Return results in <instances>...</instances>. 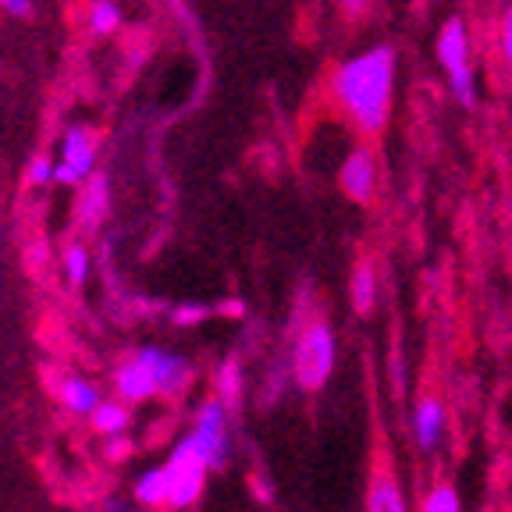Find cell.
<instances>
[{
    "label": "cell",
    "instance_id": "cell-23",
    "mask_svg": "<svg viewBox=\"0 0 512 512\" xmlns=\"http://www.w3.org/2000/svg\"><path fill=\"white\" fill-rule=\"evenodd\" d=\"M0 11L11 18H29L32 15V0H0Z\"/></svg>",
    "mask_w": 512,
    "mask_h": 512
},
{
    "label": "cell",
    "instance_id": "cell-15",
    "mask_svg": "<svg viewBox=\"0 0 512 512\" xmlns=\"http://www.w3.org/2000/svg\"><path fill=\"white\" fill-rule=\"evenodd\" d=\"M136 502L143 505V509L168 505V473H164V466H160V470H146L143 477L136 480Z\"/></svg>",
    "mask_w": 512,
    "mask_h": 512
},
{
    "label": "cell",
    "instance_id": "cell-7",
    "mask_svg": "<svg viewBox=\"0 0 512 512\" xmlns=\"http://www.w3.org/2000/svg\"><path fill=\"white\" fill-rule=\"evenodd\" d=\"M338 185L352 203H370L377 189V160L370 146H352L338 168Z\"/></svg>",
    "mask_w": 512,
    "mask_h": 512
},
{
    "label": "cell",
    "instance_id": "cell-3",
    "mask_svg": "<svg viewBox=\"0 0 512 512\" xmlns=\"http://www.w3.org/2000/svg\"><path fill=\"white\" fill-rule=\"evenodd\" d=\"M292 370H296V384L303 392H317L324 388L335 370V331L324 320H310L296 342V356H292Z\"/></svg>",
    "mask_w": 512,
    "mask_h": 512
},
{
    "label": "cell",
    "instance_id": "cell-16",
    "mask_svg": "<svg viewBox=\"0 0 512 512\" xmlns=\"http://www.w3.org/2000/svg\"><path fill=\"white\" fill-rule=\"evenodd\" d=\"M89 424H93L96 434H107V438H114V434H125L128 409L118 406V402H104V399H100V406L89 413Z\"/></svg>",
    "mask_w": 512,
    "mask_h": 512
},
{
    "label": "cell",
    "instance_id": "cell-10",
    "mask_svg": "<svg viewBox=\"0 0 512 512\" xmlns=\"http://www.w3.org/2000/svg\"><path fill=\"white\" fill-rule=\"evenodd\" d=\"M367 512H409L402 484L392 470H377L367 484Z\"/></svg>",
    "mask_w": 512,
    "mask_h": 512
},
{
    "label": "cell",
    "instance_id": "cell-13",
    "mask_svg": "<svg viewBox=\"0 0 512 512\" xmlns=\"http://www.w3.org/2000/svg\"><path fill=\"white\" fill-rule=\"evenodd\" d=\"M107 200H111L107 178L93 171V175L86 178V192H82V200H79V217L86 221V228H93V224L107 214Z\"/></svg>",
    "mask_w": 512,
    "mask_h": 512
},
{
    "label": "cell",
    "instance_id": "cell-14",
    "mask_svg": "<svg viewBox=\"0 0 512 512\" xmlns=\"http://www.w3.org/2000/svg\"><path fill=\"white\" fill-rule=\"evenodd\" d=\"M61 402L72 409V413L89 416L96 406H100V392H96L86 377H64L61 381Z\"/></svg>",
    "mask_w": 512,
    "mask_h": 512
},
{
    "label": "cell",
    "instance_id": "cell-24",
    "mask_svg": "<svg viewBox=\"0 0 512 512\" xmlns=\"http://www.w3.org/2000/svg\"><path fill=\"white\" fill-rule=\"evenodd\" d=\"M207 313H210L207 306H178L175 320H178V324H196V320H203Z\"/></svg>",
    "mask_w": 512,
    "mask_h": 512
},
{
    "label": "cell",
    "instance_id": "cell-20",
    "mask_svg": "<svg viewBox=\"0 0 512 512\" xmlns=\"http://www.w3.org/2000/svg\"><path fill=\"white\" fill-rule=\"evenodd\" d=\"M64 274H68V285H86L89 278V253L86 246H68L64 249Z\"/></svg>",
    "mask_w": 512,
    "mask_h": 512
},
{
    "label": "cell",
    "instance_id": "cell-18",
    "mask_svg": "<svg viewBox=\"0 0 512 512\" xmlns=\"http://www.w3.org/2000/svg\"><path fill=\"white\" fill-rule=\"evenodd\" d=\"M239 388H242V374H239V360H224L217 370V399L228 406H239Z\"/></svg>",
    "mask_w": 512,
    "mask_h": 512
},
{
    "label": "cell",
    "instance_id": "cell-17",
    "mask_svg": "<svg viewBox=\"0 0 512 512\" xmlns=\"http://www.w3.org/2000/svg\"><path fill=\"white\" fill-rule=\"evenodd\" d=\"M121 25V4L118 0H93L89 8V32L93 36H107Z\"/></svg>",
    "mask_w": 512,
    "mask_h": 512
},
{
    "label": "cell",
    "instance_id": "cell-19",
    "mask_svg": "<svg viewBox=\"0 0 512 512\" xmlns=\"http://www.w3.org/2000/svg\"><path fill=\"white\" fill-rule=\"evenodd\" d=\"M420 512H463V502H459V491L452 484H438V488L427 491Z\"/></svg>",
    "mask_w": 512,
    "mask_h": 512
},
{
    "label": "cell",
    "instance_id": "cell-4",
    "mask_svg": "<svg viewBox=\"0 0 512 512\" xmlns=\"http://www.w3.org/2000/svg\"><path fill=\"white\" fill-rule=\"evenodd\" d=\"M207 459L200 456V448L192 445V438L185 434L175 448H171V459L164 466L168 473V505L171 509H192L200 502L203 484H207Z\"/></svg>",
    "mask_w": 512,
    "mask_h": 512
},
{
    "label": "cell",
    "instance_id": "cell-8",
    "mask_svg": "<svg viewBox=\"0 0 512 512\" xmlns=\"http://www.w3.org/2000/svg\"><path fill=\"white\" fill-rule=\"evenodd\" d=\"M136 356L153 370L160 395L182 392L185 384H189V363H185L182 356H175V352H164V349H157V345H150V349H139Z\"/></svg>",
    "mask_w": 512,
    "mask_h": 512
},
{
    "label": "cell",
    "instance_id": "cell-26",
    "mask_svg": "<svg viewBox=\"0 0 512 512\" xmlns=\"http://www.w3.org/2000/svg\"><path fill=\"white\" fill-rule=\"evenodd\" d=\"M107 512H128V509H125V505H118V502H114V505H107Z\"/></svg>",
    "mask_w": 512,
    "mask_h": 512
},
{
    "label": "cell",
    "instance_id": "cell-11",
    "mask_svg": "<svg viewBox=\"0 0 512 512\" xmlns=\"http://www.w3.org/2000/svg\"><path fill=\"white\" fill-rule=\"evenodd\" d=\"M413 434H416V445L424 448V452H434L445 434V406L438 399H424L416 406L413 413Z\"/></svg>",
    "mask_w": 512,
    "mask_h": 512
},
{
    "label": "cell",
    "instance_id": "cell-25",
    "mask_svg": "<svg viewBox=\"0 0 512 512\" xmlns=\"http://www.w3.org/2000/svg\"><path fill=\"white\" fill-rule=\"evenodd\" d=\"M367 4H370V0H342V11L349 18H360L363 11H367Z\"/></svg>",
    "mask_w": 512,
    "mask_h": 512
},
{
    "label": "cell",
    "instance_id": "cell-6",
    "mask_svg": "<svg viewBox=\"0 0 512 512\" xmlns=\"http://www.w3.org/2000/svg\"><path fill=\"white\" fill-rule=\"evenodd\" d=\"M189 438L192 445L200 448V456L207 459L210 470H221L224 456H228V409H224L221 399L203 402Z\"/></svg>",
    "mask_w": 512,
    "mask_h": 512
},
{
    "label": "cell",
    "instance_id": "cell-22",
    "mask_svg": "<svg viewBox=\"0 0 512 512\" xmlns=\"http://www.w3.org/2000/svg\"><path fill=\"white\" fill-rule=\"evenodd\" d=\"M498 43H502L505 68L512 72V0L505 4V11H502V25H498Z\"/></svg>",
    "mask_w": 512,
    "mask_h": 512
},
{
    "label": "cell",
    "instance_id": "cell-1",
    "mask_svg": "<svg viewBox=\"0 0 512 512\" xmlns=\"http://www.w3.org/2000/svg\"><path fill=\"white\" fill-rule=\"evenodd\" d=\"M395 72H399V57L395 47L377 43L360 54L342 61L331 75V93L338 107L352 118L360 132H381L388 114H392V93H395Z\"/></svg>",
    "mask_w": 512,
    "mask_h": 512
},
{
    "label": "cell",
    "instance_id": "cell-12",
    "mask_svg": "<svg viewBox=\"0 0 512 512\" xmlns=\"http://www.w3.org/2000/svg\"><path fill=\"white\" fill-rule=\"evenodd\" d=\"M349 299H352V310L356 313H370L377 303V274L370 260H360V264L352 267V278H349Z\"/></svg>",
    "mask_w": 512,
    "mask_h": 512
},
{
    "label": "cell",
    "instance_id": "cell-9",
    "mask_svg": "<svg viewBox=\"0 0 512 512\" xmlns=\"http://www.w3.org/2000/svg\"><path fill=\"white\" fill-rule=\"evenodd\" d=\"M114 388H118V395L125 402H143V399H153V395H160L157 377H153V370L146 367L139 356H132L128 363H121L118 374H114Z\"/></svg>",
    "mask_w": 512,
    "mask_h": 512
},
{
    "label": "cell",
    "instance_id": "cell-21",
    "mask_svg": "<svg viewBox=\"0 0 512 512\" xmlns=\"http://www.w3.org/2000/svg\"><path fill=\"white\" fill-rule=\"evenodd\" d=\"M54 182V160L47 157V153H40V157L29 160V168H25V185L29 189H43V185Z\"/></svg>",
    "mask_w": 512,
    "mask_h": 512
},
{
    "label": "cell",
    "instance_id": "cell-5",
    "mask_svg": "<svg viewBox=\"0 0 512 512\" xmlns=\"http://www.w3.org/2000/svg\"><path fill=\"white\" fill-rule=\"evenodd\" d=\"M96 171V132L82 121L68 125L61 132L54 160V182L57 185H79Z\"/></svg>",
    "mask_w": 512,
    "mask_h": 512
},
{
    "label": "cell",
    "instance_id": "cell-2",
    "mask_svg": "<svg viewBox=\"0 0 512 512\" xmlns=\"http://www.w3.org/2000/svg\"><path fill=\"white\" fill-rule=\"evenodd\" d=\"M438 61L448 79V89L456 96V104L477 107V75L470 64V25L463 15H448L438 29Z\"/></svg>",
    "mask_w": 512,
    "mask_h": 512
},
{
    "label": "cell",
    "instance_id": "cell-27",
    "mask_svg": "<svg viewBox=\"0 0 512 512\" xmlns=\"http://www.w3.org/2000/svg\"><path fill=\"white\" fill-rule=\"evenodd\" d=\"M0 239H4V232H0Z\"/></svg>",
    "mask_w": 512,
    "mask_h": 512
}]
</instances>
